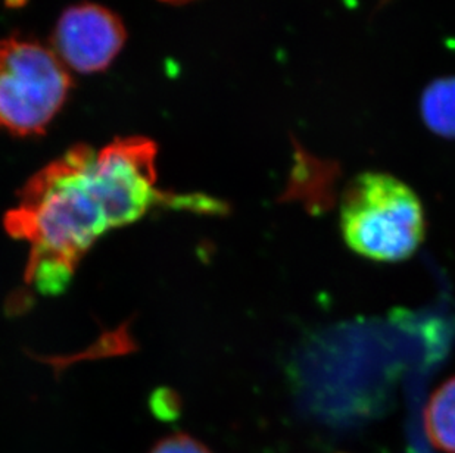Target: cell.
<instances>
[{
    "instance_id": "obj_8",
    "label": "cell",
    "mask_w": 455,
    "mask_h": 453,
    "mask_svg": "<svg viewBox=\"0 0 455 453\" xmlns=\"http://www.w3.org/2000/svg\"><path fill=\"white\" fill-rule=\"evenodd\" d=\"M164 2H183V0H164Z\"/></svg>"
},
{
    "instance_id": "obj_4",
    "label": "cell",
    "mask_w": 455,
    "mask_h": 453,
    "mask_svg": "<svg viewBox=\"0 0 455 453\" xmlns=\"http://www.w3.org/2000/svg\"><path fill=\"white\" fill-rule=\"evenodd\" d=\"M120 18L100 4H76L60 15L53 35L55 53L78 73L103 71L125 44Z\"/></svg>"
},
{
    "instance_id": "obj_1",
    "label": "cell",
    "mask_w": 455,
    "mask_h": 453,
    "mask_svg": "<svg viewBox=\"0 0 455 453\" xmlns=\"http://www.w3.org/2000/svg\"><path fill=\"white\" fill-rule=\"evenodd\" d=\"M156 156L147 137H124L100 149L74 146L36 172L4 219L8 234L28 244L27 286L60 295L98 240L159 208L223 212V203L205 195L161 190Z\"/></svg>"
},
{
    "instance_id": "obj_7",
    "label": "cell",
    "mask_w": 455,
    "mask_h": 453,
    "mask_svg": "<svg viewBox=\"0 0 455 453\" xmlns=\"http://www.w3.org/2000/svg\"><path fill=\"white\" fill-rule=\"evenodd\" d=\"M149 453H212L208 446L188 433H174L155 443Z\"/></svg>"
},
{
    "instance_id": "obj_5",
    "label": "cell",
    "mask_w": 455,
    "mask_h": 453,
    "mask_svg": "<svg viewBox=\"0 0 455 453\" xmlns=\"http://www.w3.org/2000/svg\"><path fill=\"white\" fill-rule=\"evenodd\" d=\"M426 436L443 453H455V376L435 390L425 408Z\"/></svg>"
},
{
    "instance_id": "obj_6",
    "label": "cell",
    "mask_w": 455,
    "mask_h": 453,
    "mask_svg": "<svg viewBox=\"0 0 455 453\" xmlns=\"http://www.w3.org/2000/svg\"><path fill=\"white\" fill-rule=\"evenodd\" d=\"M421 115L435 134L455 139V77L439 78L426 87Z\"/></svg>"
},
{
    "instance_id": "obj_2",
    "label": "cell",
    "mask_w": 455,
    "mask_h": 453,
    "mask_svg": "<svg viewBox=\"0 0 455 453\" xmlns=\"http://www.w3.org/2000/svg\"><path fill=\"white\" fill-rule=\"evenodd\" d=\"M340 231L345 243L360 257L405 261L425 240V210L404 181L385 172H363L345 188Z\"/></svg>"
},
{
    "instance_id": "obj_3",
    "label": "cell",
    "mask_w": 455,
    "mask_h": 453,
    "mask_svg": "<svg viewBox=\"0 0 455 453\" xmlns=\"http://www.w3.org/2000/svg\"><path fill=\"white\" fill-rule=\"evenodd\" d=\"M71 76L55 52L26 40H0V129L44 133L64 107Z\"/></svg>"
}]
</instances>
